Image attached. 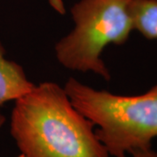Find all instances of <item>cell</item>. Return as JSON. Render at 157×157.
I'll return each mask as SVG.
<instances>
[{"mask_svg": "<svg viewBox=\"0 0 157 157\" xmlns=\"http://www.w3.org/2000/svg\"><path fill=\"white\" fill-rule=\"evenodd\" d=\"M64 86L45 81L15 101L10 133L25 157H110Z\"/></svg>", "mask_w": 157, "mask_h": 157, "instance_id": "obj_1", "label": "cell"}, {"mask_svg": "<svg viewBox=\"0 0 157 157\" xmlns=\"http://www.w3.org/2000/svg\"><path fill=\"white\" fill-rule=\"evenodd\" d=\"M64 89L73 106L98 128L96 135L110 156L152 147L157 137V84L141 94L119 95L70 78Z\"/></svg>", "mask_w": 157, "mask_h": 157, "instance_id": "obj_2", "label": "cell"}, {"mask_svg": "<svg viewBox=\"0 0 157 157\" xmlns=\"http://www.w3.org/2000/svg\"><path fill=\"white\" fill-rule=\"evenodd\" d=\"M130 0H79L71 8L73 29L56 43L57 60L67 69L93 73L105 80L111 74L102 59L109 45H123L134 31Z\"/></svg>", "mask_w": 157, "mask_h": 157, "instance_id": "obj_3", "label": "cell"}, {"mask_svg": "<svg viewBox=\"0 0 157 157\" xmlns=\"http://www.w3.org/2000/svg\"><path fill=\"white\" fill-rule=\"evenodd\" d=\"M33 84L23 67L6 57V49L0 41V106L17 101L33 89Z\"/></svg>", "mask_w": 157, "mask_h": 157, "instance_id": "obj_4", "label": "cell"}, {"mask_svg": "<svg viewBox=\"0 0 157 157\" xmlns=\"http://www.w3.org/2000/svg\"><path fill=\"white\" fill-rule=\"evenodd\" d=\"M134 30L147 39H157V0H130Z\"/></svg>", "mask_w": 157, "mask_h": 157, "instance_id": "obj_5", "label": "cell"}, {"mask_svg": "<svg viewBox=\"0 0 157 157\" xmlns=\"http://www.w3.org/2000/svg\"><path fill=\"white\" fill-rule=\"evenodd\" d=\"M132 157H157V151L152 147L146 149H139L130 153Z\"/></svg>", "mask_w": 157, "mask_h": 157, "instance_id": "obj_6", "label": "cell"}, {"mask_svg": "<svg viewBox=\"0 0 157 157\" xmlns=\"http://www.w3.org/2000/svg\"><path fill=\"white\" fill-rule=\"evenodd\" d=\"M48 3L51 7L60 15L66 13V6L63 0H48Z\"/></svg>", "mask_w": 157, "mask_h": 157, "instance_id": "obj_7", "label": "cell"}, {"mask_svg": "<svg viewBox=\"0 0 157 157\" xmlns=\"http://www.w3.org/2000/svg\"><path fill=\"white\" fill-rule=\"evenodd\" d=\"M5 122H6V117L3 114L0 113V128L3 127V125L5 124Z\"/></svg>", "mask_w": 157, "mask_h": 157, "instance_id": "obj_8", "label": "cell"}, {"mask_svg": "<svg viewBox=\"0 0 157 157\" xmlns=\"http://www.w3.org/2000/svg\"><path fill=\"white\" fill-rule=\"evenodd\" d=\"M17 157H25V155H22V154H20V155H19Z\"/></svg>", "mask_w": 157, "mask_h": 157, "instance_id": "obj_9", "label": "cell"}]
</instances>
